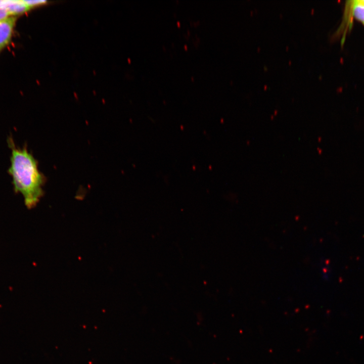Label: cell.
Masks as SVG:
<instances>
[{
	"mask_svg": "<svg viewBox=\"0 0 364 364\" xmlns=\"http://www.w3.org/2000/svg\"><path fill=\"white\" fill-rule=\"evenodd\" d=\"M264 69L265 70H266L267 69H266V68L265 67V66L264 67Z\"/></svg>",
	"mask_w": 364,
	"mask_h": 364,
	"instance_id": "7",
	"label": "cell"
},
{
	"mask_svg": "<svg viewBox=\"0 0 364 364\" xmlns=\"http://www.w3.org/2000/svg\"><path fill=\"white\" fill-rule=\"evenodd\" d=\"M8 12L1 6H0V21L10 17Z\"/></svg>",
	"mask_w": 364,
	"mask_h": 364,
	"instance_id": "6",
	"label": "cell"
},
{
	"mask_svg": "<svg viewBox=\"0 0 364 364\" xmlns=\"http://www.w3.org/2000/svg\"><path fill=\"white\" fill-rule=\"evenodd\" d=\"M354 19L364 25V0L346 1L342 23L335 33L336 37L341 35L342 44L352 28Z\"/></svg>",
	"mask_w": 364,
	"mask_h": 364,
	"instance_id": "2",
	"label": "cell"
},
{
	"mask_svg": "<svg viewBox=\"0 0 364 364\" xmlns=\"http://www.w3.org/2000/svg\"><path fill=\"white\" fill-rule=\"evenodd\" d=\"M8 143L11 150L8 173L11 176L14 191L23 197L29 208L35 206L43 194L44 177L38 168L36 160L28 152L26 146H16L13 138L9 136Z\"/></svg>",
	"mask_w": 364,
	"mask_h": 364,
	"instance_id": "1",
	"label": "cell"
},
{
	"mask_svg": "<svg viewBox=\"0 0 364 364\" xmlns=\"http://www.w3.org/2000/svg\"><path fill=\"white\" fill-rule=\"evenodd\" d=\"M0 6L8 12L10 17L23 14L30 10L23 1L20 0H0Z\"/></svg>",
	"mask_w": 364,
	"mask_h": 364,
	"instance_id": "4",
	"label": "cell"
},
{
	"mask_svg": "<svg viewBox=\"0 0 364 364\" xmlns=\"http://www.w3.org/2000/svg\"><path fill=\"white\" fill-rule=\"evenodd\" d=\"M16 17L0 21V53L11 42L16 24Z\"/></svg>",
	"mask_w": 364,
	"mask_h": 364,
	"instance_id": "3",
	"label": "cell"
},
{
	"mask_svg": "<svg viewBox=\"0 0 364 364\" xmlns=\"http://www.w3.org/2000/svg\"><path fill=\"white\" fill-rule=\"evenodd\" d=\"M26 6L30 9L35 8L42 5H44L47 2L46 1L32 0L23 1Z\"/></svg>",
	"mask_w": 364,
	"mask_h": 364,
	"instance_id": "5",
	"label": "cell"
}]
</instances>
